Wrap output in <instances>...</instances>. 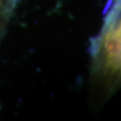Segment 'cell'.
Wrapping results in <instances>:
<instances>
[{
	"label": "cell",
	"instance_id": "6da1fadb",
	"mask_svg": "<svg viewBox=\"0 0 121 121\" xmlns=\"http://www.w3.org/2000/svg\"><path fill=\"white\" fill-rule=\"evenodd\" d=\"M120 0H108L99 33L90 40L91 81L100 98L110 97L120 84Z\"/></svg>",
	"mask_w": 121,
	"mask_h": 121
},
{
	"label": "cell",
	"instance_id": "7a4b0ae2",
	"mask_svg": "<svg viewBox=\"0 0 121 121\" xmlns=\"http://www.w3.org/2000/svg\"><path fill=\"white\" fill-rule=\"evenodd\" d=\"M20 0H0V43Z\"/></svg>",
	"mask_w": 121,
	"mask_h": 121
}]
</instances>
